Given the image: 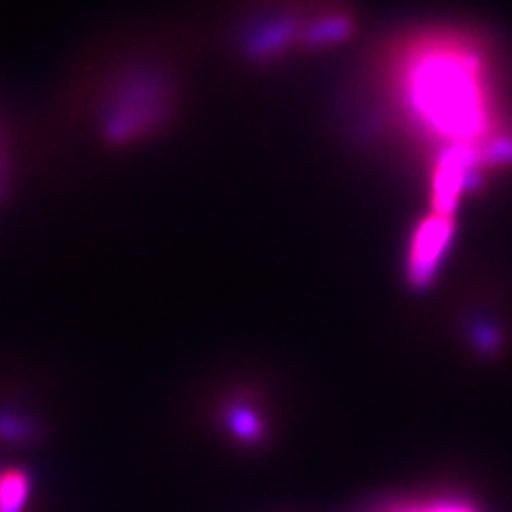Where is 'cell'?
I'll list each match as a JSON object with an SVG mask.
<instances>
[{
  "label": "cell",
  "mask_w": 512,
  "mask_h": 512,
  "mask_svg": "<svg viewBox=\"0 0 512 512\" xmlns=\"http://www.w3.org/2000/svg\"><path fill=\"white\" fill-rule=\"evenodd\" d=\"M29 484L22 472H8L0 477V512H19L27 501Z\"/></svg>",
  "instance_id": "obj_2"
},
{
  "label": "cell",
  "mask_w": 512,
  "mask_h": 512,
  "mask_svg": "<svg viewBox=\"0 0 512 512\" xmlns=\"http://www.w3.org/2000/svg\"><path fill=\"white\" fill-rule=\"evenodd\" d=\"M420 93V105L430 112V117L446 128L463 126L472 128L475 121V88L470 74L453 60H434L420 72V83L415 88Z\"/></svg>",
  "instance_id": "obj_1"
},
{
  "label": "cell",
  "mask_w": 512,
  "mask_h": 512,
  "mask_svg": "<svg viewBox=\"0 0 512 512\" xmlns=\"http://www.w3.org/2000/svg\"><path fill=\"white\" fill-rule=\"evenodd\" d=\"M427 512H460V510H451V508H448V510H427Z\"/></svg>",
  "instance_id": "obj_3"
}]
</instances>
